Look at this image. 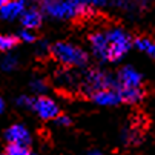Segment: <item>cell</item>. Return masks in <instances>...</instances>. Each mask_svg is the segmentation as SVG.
Here are the masks:
<instances>
[{
    "label": "cell",
    "mask_w": 155,
    "mask_h": 155,
    "mask_svg": "<svg viewBox=\"0 0 155 155\" xmlns=\"http://www.w3.org/2000/svg\"><path fill=\"white\" fill-rule=\"evenodd\" d=\"M41 12L46 15L57 18V20H72L77 17H86L94 12L92 2H55V0H48L40 5Z\"/></svg>",
    "instance_id": "1"
},
{
    "label": "cell",
    "mask_w": 155,
    "mask_h": 155,
    "mask_svg": "<svg viewBox=\"0 0 155 155\" xmlns=\"http://www.w3.org/2000/svg\"><path fill=\"white\" fill-rule=\"evenodd\" d=\"M51 55L60 64L68 66V68H83V66H86L87 60H89L86 51L68 41L54 43L51 46Z\"/></svg>",
    "instance_id": "2"
},
{
    "label": "cell",
    "mask_w": 155,
    "mask_h": 155,
    "mask_svg": "<svg viewBox=\"0 0 155 155\" xmlns=\"http://www.w3.org/2000/svg\"><path fill=\"white\" fill-rule=\"evenodd\" d=\"M104 32L109 43V61L117 63L129 52V49L134 45L132 37L123 28H118V26H114Z\"/></svg>",
    "instance_id": "3"
},
{
    "label": "cell",
    "mask_w": 155,
    "mask_h": 155,
    "mask_svg": "<svg viewBox=\"0 0 155 155\" xmlns=\"http://www.w3.org/2000/svg\"><path fill=\"white\" fill-rule=\"evenodd\" d=\"M81 87L86 94H89L91 97L103 89H117L118 91V80L117 75H110L104 71H98V69H89L86 71L84 77H83V83Z\"/></svg>",
    "instance_id": "4"
},
{
    "label": "cell",
    "mask_w": 155,
    "mask_h": 155,
    "mask_svg": "<svg viewBox=\"0 0 155 155\" xmlns=\"http://www.w3.org/2000/svg\"><path fill=\"white\" fill-rule=\"evenodd\" d=\"M32 112H35L41 120H52L60 115V107L52 98L41 95V97H35Z\"/></svg>",
    "instance_id": "5"
},
{
    "label": "cell",
    "mask_w": 155,
    "mask_h": 155,
    "mask_svg": "<svg viewBox=\"0 0 155 155\" xmlns=\"http://www.w3.org/2000/svg\"><path fill=\"white\" fill-rule=\"evenodd\" d=\"M117 80H118V87H141L143 75L135 68L126 64L123 68H120L117 74Z\"/></svg>",
    "instance_id": "6"
},
{
    "label": "cell",
    "mask_w": 155,
    "mask_h": 155,
    "mask_svg": "<svg viewBox=\"0 0 155 155\" xmlns=\"http://www.w3.org/2000/svg\"><path fill=\"white\" fill-rule=\"evenodd\" d=\"M89 43H91V49L94 52V55L101 61H109V43H107V37L106 32H92L89 35Z\"/></svg>",
    "instance_id": "7"
},
{
    "label": "cell",
    "mask_w": 155,
    "mask_h": 155,
    "mask_svg": "<svg viewBox=\"0 0 155 155\" xmlns=\"http://www.w3.org/2000/svg\"><path fill=\"white\" fill-rule=\"evenodd\" d=\"M5 140L8 144H20V146H29L31 134L23 124H12L5 130Z\"/></svg>",
    "instance_id": "8"
},
{
    "label": "cell",
    "mask_w": 155,
    "mask_h": 155,
    "mask_svg": "<svg viewBox=\"0 0 155 155\" xmlns=\"http://www.w3.org/2000/svg\"><path fill=\"white\" fill-rule=\"evenodd\" d=\"M20 21L23 25V29H37L41 26V21H43V12L41 9L37 8H26V11L21 14Z\"/></svg>",
    "instance_id": "9"
},
{
    "label": "cell",
    "mask_w": 155,
    "mask_h": 155,
    "mask_svg": "<svg viewBox=\"0 0 155 155\" xmlns=\"http://www.w3.org/2000/svg\"><path fill=\"white\" fill-rule=\"evenodd\" d=\"M92 100L98 106H117L118 103H121V97H120L117 89H103V91H98V92H95L92 95Z\"/></svg>",
    "instance_id": "10"
},
{
    "label": "cell",
    "mask_w": 155,
    "mask_h": 155,
    "mask_svg": "<svg viewBox=\"0 0 155 155\" xmlns=\"http://www.w3.org/2000/svg\"><path fill=\"white\" fill-rule=\"evenodd\" d=\"M26 11L25 2H6L3 8H0V18L2 20H15L17 17H21Z\"/></svg>",
    "instance_id": "11"
},
{
    "label": "cell",
    "mask_w": 155,
    "mask_h": 155,
    "mask_svg": "<svg viewBox=\"0 0 155 155\" xmlns=\"http://www.w3.org/2000/svg\"><path fill=\"white\" fill-rule=\"evenodd\" d=\"M118 94L121 101L127 104H137L144 98L143 87H118Z\"/></svg>",
    "instance_id": "12"
},
{
    "label": "cell",
    "mask_w": 155,
    "mask_h": 155,
    "mask_svg": "<svg viewBox=\"0 0 155 155\" xmlns=\"http://www.w3.org/2000/svg\"><path fill=\"white\" fill-rule=\"evenodd\" d=\"M134 45L138 51H141V52L147 54L149 57L155 58V41L153 40L146 38V37H138V38H135Z\"/></svg>",
    "instance_id": "13"
},
{
    "label": "cell",
    "mask_w": 155,
    "mask_h": 155,
    "mask_svg": "<svg viewBox=\"0 0 155 155\" xmlns=\"http://www.w3.org/2000/svg\"><path fill=\"white\" fill-rule=\"evenodd\" d=\"M121 140L126 143V144H138L141 141V135L137 129H129L126 127L123 132H121Z\"/></svg>",
    "instance_id": "14"
},
{
    "label": "cell",
    "mask_w": 155,
    "mask_h": 155,
    "mask_svg": "<svg viewBox=\"0 0 155 155\" xmlns=\"http://www.w3.org/2000/svg\"><path fill=\"white\" fill-rule=\"evenodd\" d=\"M18 37L17 35H0V51L8 52L17 46Z\"/></svg>",
    "instance_id": "15"
},
{
    "label": "cell",
    "mask_w": 155,
    "mask_h": 155,
    "mask_svg": "<svg viewBox=\"0 0 155 155\" xmlns=\"http://www.w3.org/2000/svg\"><path fill=\"white\" fill-rule=\"evenodd\" d=\"M18 64V58L14 55V54H6L2 61H0V68H2L5 72H12Z\"/></svg>",
    "instance_id": "16"
},
{
    "label": "cell",
    "mask_w": 155,
    "mask_h": 155,
    "mask_svg": "<svg viewBox=\"0 0 155 155\" xmlns=\"http://www.w3.org/2000/svg\"><path fill=\"white\" fill-rule=\"evenodd\" d=\"M29 87H31V91L34 94H37V97H41V94H45L46 89H48V86H46V81L40 78V77H35L31 80L29 83Z\"/></svg>",
    "instance_id": "17"
},
{
    "label": "cell",
    "mask_w": 155,
    "mask_h": 155,
    "mask_svg": "<svg viewBox=\"0 0 155 155\" xmlns=\"http://www.w3.org/2000/svg\"><path fill=\"white\" fill-rule=\"evenodd\" d=\"M5 155H31V150L28 146H20V144H8Z\"/></svg>",
    "instance_id": "18"
},
{
    "label": "cell",
    "mask_w": 155,
    "mask_h": 155,
    "mask_svg": "<svg viewBox=\"0 0 155 155\" xmlns=\"http://www.w3.org/2000/svg\"><path fill=\"white\" fill-rule=\"evenodd\" d=\"M34 100L35 97H28V95H20L15 103L18 107H23V109H28V110H32V106H34Z\"/></svg>",
    "instance_id": "19"
},
{
    "label": "cell",
    "mask_w": 155,
    "mask_h": 155,
    "mask_svg": "<svg viewBox=\"0 0 155 155\" xmlns=\"http://www.w3.org/2000/svg\"><path fill=\"white\" fill-rule=\"evenodd\" d=\"M17 37H18V40L26 41V43H32V41L35 40V35H34L32 31H29V29H21V31H18Z\"/></svg>",
    "instance_id": "20"
},
{
    "label": "cell",
    "mask_w": 155,
    "mask_h": 155,
    "mask_svg": "<svg viewBox=\"0 0 155 155\" xmlns=\"http://www.w3.org/2000/svg\"><path fill=\"white\" fill-rule=\"evenodd\" d=\"M55 123H57L58 126H69V124H71V118H69L68 115H58V117L55 118Z\"/></svg>",
    "instance_id": "21"
},
{
    "label": "cell",
    "mask_w": 155,
    "mask_h": 155,
    "mask_svg": "<svg viewBox=\"0 0 155 155\" xmlns=\"http://www.w3.org/2000/svg\"><path fill=\"white\" fill-rule=\"evenodd\" d=\"M37 52L41 55V54H46V52H51V48H49V45H48V41H40L38 43V49H37Z\"/></svg>",
    "instance_id": "22"
},
{
    "label": "cell",
    "mask_w": 155,
    "mask_h": 155,
    "mask_svg": "<svg viewBox=\"0 0 155 155\" xmlns=\"http://www.w3.org/2000/svg\"><path fill=\"white\" fill-rule=\"evenodd\" d=\"M3 110H5V100H3L2 97H0V114H2Z\"/></svg>",
    "instance_id": "23"
},
{
    "label": "cell",
    "mask_w": 155,
    "mask_h": 155,
    "mask_svg": "<svg viewBox=\"0 0 155 155\" xmlns=\"http://www.w3.org/2000/svg\"><path fill=\"white\" fill-rule=\"evenodd\" d=\"M86 155H101V152L100 150H97V149H92V150H89Z\"/></svg>",
    "instance_id": "24"
},
{
    "label": "cell",
    "mask_w": 155,
    "mask_h": 155,
    "mask_svg": "<svg viewBox=\"0 0 155 155\" xmlns=\"http://www.w3.org/2000/svg\"><path fill=\"white\" fill-rule=\"evenodd\" d=\"M5 3H6L5 0H0V8H3V6H5Z\"/></svg>",
    "instance_id": "25"
}]
</instances>
